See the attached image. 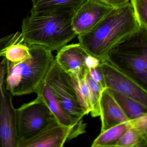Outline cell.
Here are the masks:
<instances>
[{
    "mask_svg": "<svg viewBox=\"0 0 147 147\" xmlns=\"http://www.w3.org/2000/svg\"><path fill=\"white\" fill-rule=\"evenodd\" d=\"M140 27L129 2L113 9L93 30L77 36L79 43L87 52L102 62L115 46Z\"/></svg>",
    "mask_w": 147,
    "mask_h": 147,
    "instance_id": "cell-1",
    "label": "cell"
},
{
    "mask_svg": "<svg viewBox=\"0 0 147 147\" xmlns=\"http://www.w3.org/2000/svg\"><path fill=\"white\" fill-rule=\"evenodd\" d=\"M76 10L31 14L23 19L21 34L28 45L58 51L77 36L72 18Z\"/></svg>",
    "mask_w": 147,
    "mask_h": 147,
    "instance_id": "cell-2",
    "label": "cell"
},
{
    "mask_svg": "<svg viewBox=\"0 0 147 147\" xmlns=\"http://www.w3.org/2000/svg\"><path fill=\"white\" fill-rule=\"evenodd\" d=\"M27 45L31 56L26 60L13 64L4 58L5 86L13 96L36 94L44 83L47 73L55 59L52 51L46 48Z\"/></svg>",
    "mask_w": 147,
    "mask_h": 147,
    "instance_id": "cell-3",
    "label": "cell"
},
{
    "mask_svg": "<svg viewBox=\"0 0 147 147\" xmlns=\"http://www.w3.org/2000/svg\"><path fill=\"white\" fill-rule=\"evenodd\" d=\"M106 61L147 91V29L140 27L118 44Z\"/></svg>",
    "mask_w": 147,
    "mask_h": 147,
    "instance_id": "cell-4",
    "label": "cell"
},
{
    "mask_svg": "<svg viewBox=\"0 0 147 147\" xmlns=\"http://www.w3.org/2000/svg\"><path fill=\"white\" fill-rule=\"evenodd\" d=\"M45 82L49 87L75 125L83 123L86 115L78 98L72 77L63 71L54 60Z\"/></svg>",
    "mask_w": 147,
    "mask_h": 147,
    "instance_id": "cell-5",
    "label": "cell"
},
{
    "mask_svg": "<svg viewBox=\"0 0 147 147\" xmlns=\"http://www.w3.org/2000/svg\"><path fill=\"white\" fill-rule=\"evenodd\" d=\"M16 109L19 142L29 139L49 124L57 121L40 94Z\"/></svg>",
    "mask_w": 147,
    "mask_h": 147,
    "instance_id": "cell-6",
    "label": "cell"
},
{
    "mask_svg": "<svg viewBox=\"0 0 147 147\" xmlns=\"http://www.w3.org/2000/svg\"><path fill=\"white\" fill-rule=\"evenodd\" d=\"M86 128L84 123L67 126L55 121L29 139L19 142L17 147H62L66 142L84 133Z\"/></svg>",
    "mask_w": 147,
    "mask_h": 147,
    "instance_id": "cell-7",
    "label": "cell"
},
{
    "mask_svg": "<svg viewBox=\"0 0 147 147\" xmlns=\"http://www.w3.org/2000/svg\"><path fill=\"white\" fill-rule=\"evenodd\" d=\"M5 75H0V147H17L16 109L13 96L5 86Z\"/></svg>",
    "mask_w": 147,
    "mask_h": 147,
    "instance_id": "cell-8",
    "label": "cell"
},
{
    "mask_svg": "<svg viewBox=\"0 0 147 147\" xmlns=\"http://www.w3.org/2000/svg\"><path fill=\"white\" fill-rule=\"evenodd\" d=\"M114 8L99 0H86L74 13L73 29L77 36L96 27Z\"/></svg>",
    "mask_w": 147,
    "mask_h": 147,
    "instance_id": "cell-9",
    "label": "cell"
},
{
    "mask_svg": "<svg viewBox=\"0 0 147 147\" xmlns=\"http://www.w3.org/2000/svg\"><path fill=\"white\" fill-rule=\"evenodd\" d=\"M100 68L106 88L129 96L147 106V90L107 61L101 62Z\"/></svg>",
    "mask_w": 147,
    "mask_h": 147,
    "instance_id": "cell-10",
    "label": "cell"
},
{
    "mask_svg": "<svg viewBox=\"0 0 147 147\" xmlns=\"http://www.w3.org/2000/svg\"><path fill=\"white\" fill-rule=\"evenodd\" d=\"M88 55L79 43L67 45L57 51L55 60L71 77L82 79L86 77L88 71L85 60Z\"/></svg>",
    "mask_w": 147,
    "mask_h": 147,
    "instance_id": "cell-11",
    "label": "cell"
},
{
    "mask_svg": "<svg viewBox=\"0 0 147 147\" xmlns=\"http://www.w3.org/2000/svg\"><path fill=\"white\" fill-rule=\"evenodd\" d=\"M100 116L102 132L109 128L129 120L110 90L105 88L101 92L100 100Z\"/></svg>",
    "mask_w": 147,
    "mask_h": 147,
    "instance_id": "cell-12",
    "label": "cell"
},
{
    "mask_svg": "<svg viewBox=\"0 0 147 147\" xmlns=\"http://www.w3.org/2000/svg\"><path fill=\"white\" fill-rule=\"evenodd\" d=\"M134 119V126L118 141L115 147H147V115Z\"/></svg>",
    "mask_w": 147,
    "mask_h": 147,
    "instance_id": "cell-13",
    "label": "cell"
},
{
    "mask_svg": "<svg viewBox=\"0 0 147 147\" xmlns=\"http://www.w3.org/2000/svg\"><path fill=\"white\" fill-rule=\"evenodd\" d=\"M31 14L76 10L86 0H31Z\"/></svg>",
    "mask_w": 147,
    "mask_h": 147,
    "instance_id": "cell-14",
    "label": "cell"
},
{
    "mask_svg": "<svg viewBox=\"0 0 147 147\" xmlns=\"http://www.w3.org/2000/svg\"><path fill=\"white\" fill-rule=\"evenodd\" d=\"M134 125V119L116 125L102 132L94 139L92 147H115L118 141Z\"/></svg>",
    "mask_w": 147,
    "mask_h": 147,
    "instance_id": "cell-15",
    "label": "cell"
},
{
    "mask_svg": "<svg viewBox=\"0 0 147 147\" xmlns=\"http://www.w3.org/2000/svg\"><path fill=\"white\" fill-rule=\"evenodd\" d=\"M36 94H40L42 96L56 119L60 124L67 126L79 125H75L74 123L71 118L66 112L56 96L45 82Z\"/></svg>",
    "mask_w": 147,
    "mask_h": 147,
    "instance_id": "cell-16",
    "label": "cell"
},
{
    "mask_svg": "<svg viewBox=\"0 0 147 147\" xmlns=\"http://www.w3.org/2000/svg\"><path fill=\"white\" fill-rule=\"evenodd\" d=\"M109 89L129 120L147 115V106L122 93Z\"/></svg>",
    "mask_w": 147,
    "mask_h": 147,
    "instance_id": "cell-17",
    "label": "cell"
},
{
    "mask_svg": "<svg viewBox=\"0 0 147 147\" xmlns=\"http://www.w3.org/2000/svg\"><path fill=\"white\" fill-rule=\"evenodd\" d=\"M72 79L81 105L86 115H87L90 113L92 111V106L90 100V92L86 77L82 79L72 77Z\"/></svg>",
    "mask_w": 147,
    "mask_h": 147,
    "instance_id": "cell-18",
    "label": "cell"
},
{
    "mask_svg": "<svg viewBox=\"0 0 147 147\" xmlns=\"http://www.w3.org/2000/svg\"><path fill=\"white\" fill-rule=\"evenodd\" d=\"M86 79L90 92V100L92 106V111L90 113L92 117H96L100 116V100L101 92L104 88L98 82L92 79L88 73V69Z\"/></svg>",
    "mask_w": 147,
    "mask_h": 147,
    "instance_id": "cell-19",
    "label": "cell"
},
{
    "mask_svg": "<svg viewBox=\"0 0 147 147\" xmlns=\"http://www.w3.org/2000/svg\"><path fill=\"white\" fill-rule=\"evenodd\" d=\"M130 1L139 26L147 29V0H129Z\"/></svg>",
    "mask_w": 147,
    "mask_h": 147,
    "instance_id": "cell-20",
    "label": "cell"
},
{
    "mask_svg": "<svg viewBox=\"0 0 147 147\" xmlns=\"http://www.w3.org/2000/svg\"><path fill=\"white\" fill-rule=\"evenodd\" d=\"M88 73L93 80L100 83L104 88H106L103 74L100 66L97 67L88 69Z\"/></svg>",
    "mask_w": 147,
    "mask_h": 147,
    "instance_id": "cell-21",
    "label": "cell"
},
{
    "mask_svg": "<svg viewBox=\"0 0 147 147\" xmlns=\"http://www.w3.org/2000/svg\"><path fill=\"white\" fill-rule=\"evenodd\" d=\"M101 63L99 59L89 54L86 57L85 60V65L88 69L99 67Z\"/></svg>",
    "mask_w": 147,
    "mask_h": 147,
    "instance_id": "cell-22",
    "label": "cell"
},
{
    "mask_svg": "<svg viewBox=\"0 0 147 147\" xmlns=\"http://www.w3.org/2000/svg\"><path fill=\"white\" fill-rule=\"evenodd\" d=\"M112 7L114 9L124 6L129 2V0H99Z\"/></svg>",
    "mask_w": 147,
    "mask_h": 147,
    "instance_id": "cell-23",
    "label": "cell"
}]
</instances>
